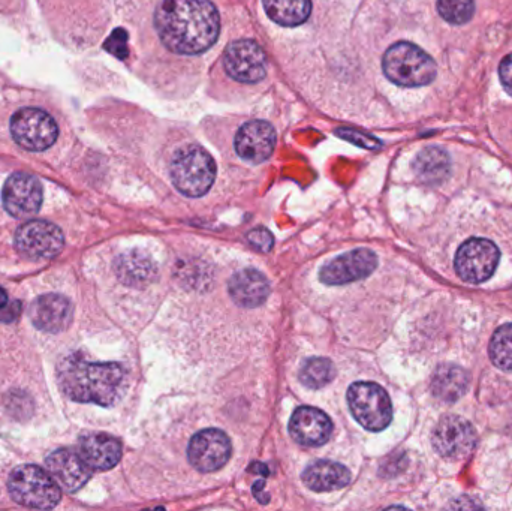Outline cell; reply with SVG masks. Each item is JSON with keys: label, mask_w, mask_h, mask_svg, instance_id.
Wrapping results in <instances>:
<instances>
[{"label": "cell", "mask_w": 512, "mask_h": 511, "mask_svg": "<svg viewBox=\"0 0 512 511\" xmlns=\"http://www.w3.org/2000/svg\"><path fill=\"white\" fill-rule=\"evenodd\" d=\"M41 182L32 174L14 173L3 185V207L14 218H27L35 215L42 206Z\"/></svg>", "instance_id": "4fadbf2b"}, {"label": "cell", "mask_w": 512, "mask_h": 511, "mask_svg": "<svg viewBox=\"0 0 512 511\" xmlns=\"http://www.w3.org/2000/svg\"><path fill=\"white\" fill-rule=\"evenodd\" d=\"M57 384L72 401L111 407L125 393L126 372L119 363L89 362L74 353L57 366Z\"/></svg>", "instance_id": "7a4b0ae2"}, {"label": "cell", "mask_w": 512, "mask_h": 511, "mask_svg": "<svg viewBox=\"0 0 512 511\" xmlns=\"http://www.w3.org/2000/svg\"><path fill=\"white\" fill-rule=\"evenodd\" d=\"M333 422L324 411L313 407H300L292 414L289 434L295 443L304 447L324 446L330 440Z\"/></svg>", "instance_id": "2e32d148"}, {"label": "cell", "mask_w": 512, "mask_h": 511, "mask_svg": "<svg viewBox=\"0 0 512 511\" xmlns=\"http://www.w3.org/2000/svg\"><path fill=\"white\" fill-rule=\"evenodd\" d=\"M233 446L219 429H204L194 435L188 447V459L200 473H215L230 461Z\"/></svg>", "instance_id": "7c38bea8"}, {"label": "cell", "mask_w": 512, "mask_h": 511, "mask_svg": "<svg viewBox=\"0 0 512 511\" xmlns=\"http://www.w3.org/2000/svg\"><path fill=\"white\" fill-rule=\"evenodd\" d=\"M78 453L92 471H108L122 459V444L108 434H89L81 437Z\"/></svg>", "instance_id": "d6986e66"}, {"label": "cell", "mask_w": 512, "mask_h": 511, "mask_svg": "<svg viewBox=\"0 0 512 511\" xmlns=\"http://www.w3.org/2000/svg\"><path fill=\"white\" fill-rule=\"evenodd\" d=\"M474 426L460 416L442 417L433 431L432 443L436 452L445 459L459 461L474 452L477 446Z\"/></svg>", "instance_id": "30bf717a"}, {"label": "cell", "mask_w": 512, "mask_h": 511, "mask_svg": "<svg viewBox=\"0 0 512 511\" xmlns=\"http://www.w3.org/2000/svg\"><path fill=\"white\" fill-rule=\"evenodd\" d=\"M412 168L420 182L441 185L451 173L450 155L441 147H426L418 153Z\"/></svg>", "instance_id": "603a6c76"}, {"label": "cell", "mask_w": 512, "mask_h": 511, "mask_svg": "<svg viewBox=\"0 0 512 511\" xmlns=\"http://www.w3.org/2000/svg\"><path fill=\"white\" fill-rule=\"evenodd\" d=\"M265 12L280 26H300L312 12V0H264Z\"/></svg>", "instance_id": "cb8c5ba5"}, {"label": "cell", "mask_w": 512, "mask_h": 511, "mask_svg": "<svg viewBox=\"0 0 512 511\" xmlns=\"http://www.w3.org/2000/svg\"><path fill=\"white\" fill-rule=\"evenodd\" d=\"M378 267V257L370 249H355L334 258L322 267L319 278L327 285H346L372 275Z\"/></svg>", "instance_id": "5bb4252c"}, {"label": "cell", "mask_w": 512, "mask_h": 511, "mask_svg": "<svg viewBox=\"0 0 512 511\" xmlns=\"http://www.w3.org/2000/svg\"><path fill=\"white\" fill-rule=\"evenodd\" d=\"M104 47L108 53L125 60L128 57V33L123 29L114 30L105 42Z\"/></svg>", "instance_id": "f1b7e54d"}, {"label": "cell", "mask_w": 512, "mask_h": 511, "mask_svg": "<svg viewBox=\"0 0 512 511\" xmlns=\"http://www.w3.org/2000/svg\"><path fill=\"white\" fill-rule=\"evenodd\" d=\"M216 179V162L203 147L186 146L174 153L171 180L186 197L206 195Z\"/></svg>", "instance_id": "277c9868"}, {"label": "cell", "mask_w": 512, "mask_h": 511, "mask_svg": "<svg viewBox=\"0 0 512 511\" xmlns=\"http://www.w3.org/2000/svg\"><path fill=\"white\" fill-rule=\"evenodd\" d=\"M501 252L495 243L487 239H469L456 254V272L463 281L483 284L498 269Z\"/></svg>", "instance_id": "ba28073f"}, {"label": "cell", "mask_w": 512, "mask_h": 511, "mask_svg": "<svg viewBox=\"0 0 512 511\" xmlns=\"http://www.w3.org/2000/svg\"><path fill=\"white\" fill-rule=\"evenodd\" d=\"M8 488L12 500L29 509H54L62 497L56 480L36 465L15 468L9 476Z\"/></svg>", "instance_id": "5b68a950"}, {"label": "cell", "mask_w": 512, "mask_h": 511, "mask_svg": "<svg viewBox=\"0 0 512 511\" xmlns=\"http://www.w3.org/2000/svg\"><path fill=\"white\" fill-rule=\"evenodd\" d=\"M45 465L60 489L68 494H74L86 486L93 473L81 458L80 453L71 449H59L51 453Z\"/></svg>", "instance_id": "9a60e30c"}, {"label": "cell", "mask_w": 512, "mask_h": 511, "mask_svg": "<svg viewBox=\"0 0 512 511\" xmlns=\"http://www.w3.org/2000/svg\"><path fill=\"white\" fill-rule=\"evenodd\" d=\"M155 26L168 50L195 56L218 41L221 18L210 0H162Z\"/></svg>", "instance_id": "6da1fadb"}, {"label": "cell", "mask_w": 512, "mask_h": 511, "mask_svg": "<svg viewBox=\"0 0 512 511\" xmlns=\"http://www.w3.org/2000/svg\"><path fill=\"white\" fill-rule=\"evenodd\" d=\"M29 315L33 326L42 332H65L72 321V305L59 294H44L32 303Z\"/></svg>", "instance_id": "ac0fdd59"}, {"label": "cell", "mask_w": 512, "mask_h": 511, "mask_svg": "<svg viewBox=\"0 0 512 511\" xmlns=\"http://www.w3.org/2000/svg\"><path fill=\"white\" fill-rule=\"evenodd\" d=\"M469 387V375L457 365H441L433 374L430 389L439 401L453 404L459 401Z\"/></svg>", "instance_id": "7402d4cb"}, {"label": "cell", "mask_w": 512, "mask_h": 511, "mask_svg": "<svg viewBox=\"0 0 512 511\" xmlns=\"http://www.w3.org/2000/svg\"><path fill=\"white\" fill-rule=\"evenodd\" d=\"M499 75H501L502 86L512 96V53L502 60Z\"/></svg>", "instance_id": "1f68e13d"}, {"label": "cell", "mask_w": 512, "mask_h": 511, "mask_svg": "<svg viewBox=\"0 0 512 511\" xmlns=\"http://www.w3.org/2000/svg\"><path fill=\"white\" fill-rule=\"evenodd\" d=\"M489 354L496 368L512 372V323L504 324L493 333Z\"/></svg>", "instance_id": "4316f807"}, {"label": "cell", "mask_w": 512, "mask_h": 511, "mask_svg": "<svg viewBox=\"0 0 512 511\" xmlns=\"http://www.w3.org/2000/svg\"><path fill=\"white\" fill-rule=\"evenodd\" d=\"M6 303H8V294L3 288H0V311L5 309Z\"/></svg>", "instance_id": "d6a6232c"}, {"label": "cell", "mask_w": 512, "mask_h": 511, "mask_svg": "<svg viewBox=\"0 0 512 511\" xmlns=\"http://www.w3.org/2000/svg\"><path fill=\"white\" fill-rule=\"evenodd\" d=\"M63 245L62 230L41 219L26 222L15 233V248L30 260H51L62 252Z\"/></svg>", "instance_id": "9c48e42d"}, {"label": "cell", "mask_w": 512, "mask_h": 511, "mask_svg": "<svg viewBox=\"0 0 512 511\" xmlns=\"http://www.w3.org/2000/svg\"><path fill=\"white\" fill-rule=\"evenodd\" d=\"M346 398H348L352 416L367 431H384L393 420L390 396L379 384H352Z\"/></svg>", "instance_id": "8992f818"}, {"label": "cell", "mask_w": 512, "mask_h": 511, "mask_svg": "<svg viewBox=\"0 0 512 511\" xmlns=\"http://www.w3.org/2000/svg\"><path fill=\"white\" fill-rule=\"evenodd\" d=\"M337 135L342 137L343 140L351 141V143L357 144L360 147H366V149H378V147H381V143L376 138L363 134V132L355 131V129H337Z\"/></svg>", "instance_id": "f546056e"}, {"label": "cell", "mask_w": 512, "mask_h": 511, "mask_svg": "<svg viewBox=\"0 0 512 511\" xmlns=\"http://www.w3.org/2000/svg\"><path fill=\"white\" fill-rule=\"evenodd\" d=\"M351 479L348 468L333 461L313 462L303 473L304 485L315 492L339 491L346 488Z\"/></svg>", "instance_id": "44dd1931"}, {"label": "cell", "mask_w": 512, "mask_h": 511, "mask_svg": "<svg viewBox=\"0 0 512 511\" xmlns=\"http://www.w3.org/2000/svg\"><path fill=\"white\" fill-rule=\"evenodd\" d=\"M334 377H336V368L331 360L324 357L307 360L300 372L301 383L313 390L327 386Z\"/></svg>", "instance_id": "484cf974"}, {"label": "cell", "mask_w": 512, "mask_h": 511, "mask_svg": "<svg viewBox=\"0 0 512 511\" xmlns=\"http://www.w3.org/2000/svg\"><path fill=\"white\" fill-rule=\"evenodd\" d=\"M276 138V131L270 123L265 120H252L237 132V153L251 164H261L273 155Z\"/></svg>", "instance_id": "e0dca14e"}, {"label": "cell", "mask_w": 512, "mask_h": 511, "mask_svg": "<svg viewBox=\"0 0 512 511\" xmlns=\"http://www.w3.org/2000/svg\"><path fill=\"white\" fill-rule=\"evenodd\" d=\"M248 242L252 248L258 249V251L270 252L274 245V237L265 228H255V230L249 231Z\"/></svg>", "instance_id": "4dcf8cb0"}, {"label": "cell", "mask_w": 512, "mask_h": 511, "mask_svg": "<svg viewBox=\"0 0 512 511\" xmlns=\"http://www.w3.org/2000/svg\"><path fill=\"white\" fill-rule=\"evenodd\" d=\"M15 143L29 152H44L56 143L59 128L56 120L39 108H21L11 119Z\"/></svg>", "instance_id": "52a82bcc"}, {"label": "cell", "mask_w": 512, "mask_h": 511, "mask_svg": "<svg viewBox=\"0 0 512 511\" xmlns=\"http://www.w3.org/2000/svg\"><path fill=\"white\" fill-rule=\"evenodd\" d=\"M231 299L242 308L261 306L270 294V284L261 272L255 269L240 270L228 284Z\"/></svg>", "instance_id": "ffe728a7"}, {"label": "cell", "mask_w": 512, "mask_h": 511, "mask_svg": "<svg viewBox=\"0 0 512 511\" xmlns=\"http://www.w3.org/2000/svg\"><path fill=\"white\" fill-rule=\"evenodd\" d=\"M224 68L239 83H259L267 75V56L255 41L240 39L225 50Z\"/></svg>", "instance_id": "8fae6325"}, {"label": "cell", "mask_w": 512, "mask_h": 511, "mask_svg": "<svg viewBox=\"0 0 512 511\" xmlns=\"http://www.w3.org/2000/svg\"><path fill=\"white\" fill-rule=\"evenodd\" d=\"M116 272L125 284L141 285L155 276L156 269L147 255L132 251L117 258Z\"/></svg>", "instance_id": "d4e9b609"}, {"label": "cell", "mask_w": 512, "mask_h": 511, "mask_svg": "<svg viewBox=\"0 0 512 511\" xmlns=\"http://www.w3.org/2000/svg\"><path fill=\"white\" fill-rule=\"evenodd\" d=\"M382 68L388 80L403 87H421L436 78L435 60L411 42L391 45L382 60Z\"/></svg>", "instance_id": "3957f363"}, {"label": "cell", "mask_w": 512, "mask_h": 511, "mask_svg": "<svg viewBox=\"0 0 512 511\" xmlns=\"http://www.w3.org/2000/svg\"><path fill=\"white\" fill-rule=\"evenodd\" d=\"M438 11L451 24H465L474 17V0H439Z\"/></svg>", "instance_id": "83f0119b"}]
</instances>
